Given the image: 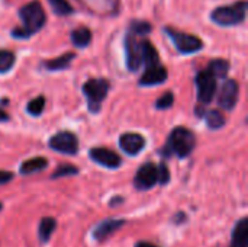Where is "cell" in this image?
I'll list each match as a JSON object with an SVG mask.
<instances>
[{"instance_id":"26","label":"cell","mask_w":248,"mask_h":247,"mask_svg":"<svg viewBox=\"0 0 248 247\" xmlns=\"http://www.w3.org/2000/svg\"><path fill=\"white\" fill-rule=\"evenodd\" d=\"M150 31H151V25L148 22H132L129 28V32L134 35H145L150 33Z\"/></svg>"},{"instance_id":"22","label":"cell","mask_w":248,"mask_h":247,"mask_svg":"<svg viewBox=\"0 0 248 247\" xmlns=\"http://www.w3.org/2000/svg\"><path fill=\"white\" fill-rule=\"evenodd\" d=\"M205 119L209 128L212 130H219L221 127L225 125V118L219 111H209L205 114Z\"/></svg>"},{"instance_id":"21","label":"cell","mask_w":248,"mask_h":247,"mask_svg":"<svg viewBox=\"0 0 248 247\" xmlns=\"http://www.w3.org/2000/svg\"><path fill=\"white\" fill-rule=\"evenodd\" d=\"M208 70L211 71V74L215 79H224L227 76L228 70H230V64H228V61L221 60V58L219 60H214V61H211Z\"/></svg>"},{"instance_id":"32","label":"cell","mask_w":248,"mask_h":247,"mask_svg":"<svg viewBox=\"0 0 248 247\" xmlns=\"http://www.w3.org/2000/svg\"><path fill=\"white\" fill-rule=\"evenodd\" d=\"M7 119H9V115H7L4 111L0 109V122H4V121H7Z\"/></svg>"},{"instance_id":"17","label":"cell","mask_w":248,"mask_h":247,"mask_svg":"<svg viewBox=\"0 0 248 247\" xmlns=\"http://www.w3.org/2000/svg\"><path fill=\"white\" fill-rule=\"evenodd\" d=\"M76 54L74 52H65L62 55H60L58 58H54V60H49V61H45L44 66L45 68L51 70V71H57V70H64L70 66V63L74 60Z\"/></svg>"},{"instance_id":"6","label":"cell","mask_w":248,"mask_h":247,"mask_svg":"<svg viewBox=\"0 0 248 247\" xmlns=\"http://www.w3.org/2000/svg\"><path fill=\"white\" fill-rule=\"evenodd\" d=\"M125 52H126V66L129 71H137L142 64L141 54V41L137 39V35L128 31L125 36Z\"/></svg>"},{"instance_id":"7","label":"cell","mask_w":248,"mask_h":247,"mask_svg":"<svg viewBox=\"0 0 248 247\" xmlns=\"http://www.w3.org/2000/svg\"><path fill=\"white\" fill-rule=\"evenodd\" d=\"M198 99L202 103H209L214 99L217 90V79L211 74L209 70H203L196 76Z\"/></svg>"},{"instance_id":"28","label":"cell","mask_w":248,"mask_h":247,"mask_svg":"<svg viewBox=\"0 0 248 247\" xmlns=\"http://www.w3.org/2000/svg\"><path fill=\"white\" fill-rule=\"evenodd\" d=\"M78 170H77V167H74V166H71V165H62V166H60L57 170H55V173H54V179H57V178H61V176H71V175H76Z\"/></svg>"},{"instance_id":"13","label":"cell","mask_w":248,"mask_h":247,"mask_svg":"<svg viewBox=\"0 0 248 247\" xmlns=\"http://www.w3.org/2000/svg\"><path fill=\"white\" fill-rule=\"evenodd\" d=\"M167 80V70L163 66H154L145 70L142 77L140 79L141 86H154V84H161Z\"/></svg>"},{"instance_id":"3","label":"cell","mask_w":248,"mask_h":247,"mask_svg":"<svg viewBox=\"0 0 248 247\" xmlns=\"http://www.w3.org/2000/svg\"><path fill=\"white\" fill-rule=\"evenodd\" d=\"M195 144H196L195 134L185 127L174 128L169 138V150L177 154L179 157H187L193 151Z\"/></svg>"},{"instance_id":"33","label":"cell","mask_w":248,"mask_h":247,"mask_svg":"<svg viewBox=\"0 0 248 247\" xmlns=\"http://www.w3.org/2000/svg\"><path fill=\"white\" fill-rule=\"evenodd\" d=\"M0 210H1V204H0Z\"/></svg>"},{"instance_id":"11","label":"cell","mask_w":248,"mask_h":247,"mask_svg":"<svg viewBox=\"0 0 248 247\" xmlns=\"http://www.w3.org/2000/svg\"><path fill=\"white\" fill-rule=\"evenodd\" d=\"M90 157H92L93 162L99 163L100 166L109 167V169H116V167L121 166V157L116 153H113V151H110L108 148H102V147L92 148L90 150Z\"/></svg>"},{"instance_id":"12","label":"cell","mask_w":248,"mask_h":247,"mask_svg":"<svg viewBox=\"0 0 248 247\" xmlns=\"http://www.w3.org/2000/svg\"><path fill=\"white\" fill-rule=\"evenodd\" d=\"M119 146L121 148L129 154V156H135L138 154L144 146H145V140L140 135V134H135V132H126V134H122L119 137Z\"/></svg>"},{"instance_id":"30","label":"cell","mask_w":248,"mask_h":247,"mask_svg":"<svg viewBox=\"0 0 248 247\" xmlns=\"http://www.w3.org/2000/svg\"><path fill=\"white\" fill-rule=\"evenodd\" d=\"M13 179V173L10 172H4V170H0V185H4L7 182H10Z\"/></svg>"},{"instance_id":"23","label":"cell","mask_w":248,"mask_h":247,"mask_svg":"<svg viewBox=\"0 0 248 247\" xmlns=\"http://www.w3.org/2000/svg\"><path fill=\"white\" fill-rule=\"evenodd\" d=\"M51 9L54 10V13L60 15V16H67L73 13V7L67 0H48Z\"/></svg>"},{"instance_id":"16","label":"cell","mask_w":248,"mask_h":247,"mask_svg":"<svg viewBox=\"0 0 248 247\" xmlns=\"http://www.w3.org/2000/svg\"><path fill=\"white\" fill-rule=\"evenodd\" d=\"M141 54H142V63L145 64L147 68L160 64L158 52H157L155 47L148 39H142L141 41Z\"/></svg>"},{"instance_id":"5","label":"cell","mask_w":248,"mask_h":247,"mask_svg":"<svg viewBox=\"0 0 248 247\" xmlns=\"http://www.w3.org/2000/svg\"><path fill=\"white\" fill-rule=\"evenodd\" d=\"M164 31L171 38L173 44L176 45V48L182 54H193V52L203 48L202 39H199L198 36H195L192 33H186V32L176 31V29H171V28H166Z\"/></svg>"},{"instance_id":"19","label":"cell","mask_w":248,"mask_h":247,"mask_svg":"<svg viewBox=\"0 0 248 247\" xmlns=\"http://www.w3.org/2000/svg\"><path fill=\"white\" fill-rule=\"evenodd\" d=\"M90 41H92V32L87 28H78L71 32V42L78 48L87 47Z\"/></svg>"},{"instance_id":"18","label":"cell","mask_w":248,"mask_h":247,"mask_svg":"<svg viewBox=\"0 0 248 247\" xmlns=\"http://www.w3.org/2000/svg\"><path fill=\"white\" fill-rule=\"evenodd\" d=\"M46 166H48L46 159H44V157H33V159H29V160L22 163L20 173L22 175H31V173H35V172H39V170L45 169Z\"/></svg>"},{"instance_id":"24","label":"cell","mask_w":248,"mask_h":247,"mask_svg":"<svg viewBox=\"0 0 248 247\" xmlns=\"http://www.w3.org/2000/svg\"><path fill=\"white\" fill-rule=\"evenodd\" d=\"M15 64V54L12 51H0V73L9 71Z\"/></svg>"},{"instance_id":"1","label":"cell","mask_w":248,"mask_h":247,"mask_svg":"<svg viewBox=\"0 0 248 247\" xmlns=\"http://www.w3.org/2000/svg\"><path fill=\"white\" fill-rule=\"evenodd\" d=\"M19 16L22 19V28H17L12 32L15 38H29L36 33L46 20L45 10L38 0H33L20 7Z\"/></svg>"},{"instance_id":"29","label":"cell","mask_w":248,"mask_h":247,"mask_svg":"<svg viewBox=\"0 0 248 247\" xmlns=\"http://www.w3.org/2000/svg\"><path fill=\"white\" fill-rule=\"evenodd\" d=\"M157 170H158V183L161 185H166L169 181H170V172H169V167L161 163L160 166H157Z\"/></svg>"},{"instance_id":"31","label":"cell","mask_w":248,"mask_h":247,"mask_svg":"<svg viewBox=\"0 0 248 247\" xmlns=\"http://www.w3.org/2000/svg\"><path fill=\"white\" fill-rule=\"evenodd\" d=\"M135 247H158V246H155V245H153V243H148V242H140V243H137V246Z\"/></svg>"},{"instance_id":"14","label":"cell","mask_w":248,"mask_h":247,"mask_svg":"<svg viewBox=\"0 0 248 247\" xmlns=\"http://www.w3.org/2000/svg\"><path fill=\"white\" fill-rule=\"evenodd\" d=\"M124 220H106L103 223H100L94 231H93V237L97 242H103L105 239H108L109 236H112L118 229H121L124 226Z\"/></svg>"},{"instance_id":"25","label":"cell","mask_w":248,"mask_h":247,"mask_svg":"<svg viewBox=\"0 0 248 247\" xmlns=\"http://www.w3.org/2000/svg\"><path fill=\"white\" fill-rule=\"evenodd\" d=\"M44 106H45V98L44 96H38L35 99H32L29 103H28V112L33 116H38L42 114L44 111Z\"/></svg>"},{"instance_id":"15","label":"cell","mask_w":248,"mask_h":247,"mask_svg":"<svg viewBox=\"0 0 248 247\" xmlns=\"http://www.w3.org/2000/svg\"><path fill=\"white\" fill-rule=\"evenodd\" d=\"M230 247H248V220L243 218L237 223L232 231V240Z\"/></svg>"},{"instance_id":"27","label":"cell","mask_w":248,"mask_h":247,"mask_svg":"<svg viewBox=\"0 0 248 247\" xmlns=\"http://www.w3.org/2000/svg\"><path fill=\"white\" fill-rule=\"evenodd\" d=\"M173 102H174L173 93L171 92H167L161 98H158V100L155 102V108L157 109H167V108H170L173 105Z\"/></svg>"},{"instance_id":"10","label":"cell","mask_w":248,"mask_h":247,"mask_svg":"<svg viewBox=\"0 0 248 247\" xmlns=\"http://www.w3.org/2000/svg\"><path fill=\"white\" fill-rule=\"evenodd\" d=\"M238 93H240V87L238 83L235 80H227L222 84L221 93H219V106L224 109H232L238 100Z\"/></svg>"},{"instance_id":"8","label":"cell","mask_w":248,"mask_h":247,"mask_svg":"<svg viewBox=\"0 0 248 247\" xmlns=\"http://www.w3.org/2000/svg\"><path fill=\"white\" fill-rule=\"evenodd\" d=\"M49 147L55 151L64 153V154H76L78 150V141L77 137L73 132L62 131L51 137Z\"/></svg>"},{"instance_id":"9","label":"cell","mask_w":248,"mask_h":247,"mask_svg":"<svg viewBox=\"0 0 248 247\" xmlns=\"http://www.w3.org/2000/svg\"><path fill=\"white\" fill-rule=\"evenodd\" d=\"M157 182H158V170H157V166L153 163H147V165L141 166L134 179L135 188L140 191L150 189Z\"/></svg>"},{"instance_id":"20","label":"cell","mask_w":248,"mask_h":247,"mask_svg":"<svg viewBox=\"0 0 248 247\" xmlns=\"http://www.w3.org/2000/svg\"><path fill=\"white\" fill-rule=\"evenodd\" d=\"M55 227H57V224H55L54 218H49V217L42 218V221L39 224V230H38V234H39V239H41L42 243H46L51 239Z\"/></svg>"},{"instance_id":"2","label":"cell","mask_w":248,"mask_h":247,"mask_svg":"<svg viewBox=\"0 0 248 247\" xmlns=\"http://www.w3.org/2000/svg\"><path fill=\"white\" fill-rule=\"evenodd\" d=\"M247 1L241 0L228 6H219L211 13V19L219 26H234L246 20Z\"/></svg>"},{"instance_id":"4","label":"cell","mask_w":248,"mask_h":247,"mask_svg":"<svg viewBox=\"0 0 248 247\" xmlns=\"http://www.w3.org/2000/svg\"><path fill=\"white\" fill-rule=\"evenodd\" d=\"M109 90V83L105 79H92L84 83L83 93L87 99L89 109L92 112H97L100 109V103L106 98Z\"/></svg>"}]
</instances>
